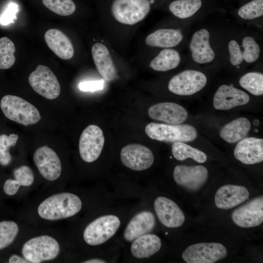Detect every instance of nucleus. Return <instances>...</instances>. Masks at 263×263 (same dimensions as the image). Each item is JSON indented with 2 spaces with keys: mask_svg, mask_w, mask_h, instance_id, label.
<instances>
[{
  "mask_svg": "<svg viewBox=\"0 0 263 263\" xmlns=\"http://www.w3.org/2000/svg\"><path fill=\"white\" fill-rule=\"evenodd\" d=\"M82 206L80 198L76 194L62 192L53 195L39 205L38 212L45 220L56 221L72 217L77 214Z\"/></svg>",
  "mask_w": 263,
  "mask_h": 263,
  "instance_id": "nucleus-1",
  "label": "nucleus"
},
{
  "mask_svg": "<svg viewBox=\"0 0 263 263\" xmlns=\"http://www.w3.org/2000/svg\"><path fill=\"white\" fill-rule=\"evenodd\" d=\"M150 0H113L110 12L113 22L129 28L141 22L151 9Z\"/></svg>",
  "mask_w": 263,
  "mask_h": 263,
  "instance_id": "nucleus-2",
  "label": "nucleus"
},
{
  "mask_svg": "<svg viewBox=\"0 0 263 263\" xmlns=\"http://www.w3.org/2000/svg\"><path fill=\"white\" fill-rule=\"evenodd\" d=\"M0 106L7 118L25 126L35 124L41 119L36 107L17 96H4L1 99Z\"/></svg>",
  "mask_w": 263,
  "mask_h": 263,
  "instance_id": "nucleus-3",
  "label": "nucleus"
},
{
  "mask_svg": "<svg viewBox=\"0 0 263 263\" xmlns=\"http://www.w3.org/2000/svg\"><path fill=\"white\" fill-rule=\"evenodd\" d=\"M151 139L166 142H190L196 139L198 132L189 124H169L151 122L145 128Z\"/></svg>",
  "mask_w": 263,
  "mask_h": 263,
  "instance_id": "nucleus-4",
  "label": "nucleus"
},
{
  "mask_svg": "<svg viewBox=\"0 0 263 263\" xmlns=\"http://www.w3.org/2000/svg\"><path fill=\"white\" fill-rule=\"evenodd\" d=\"M121 225L119 218L114 214L100 216L85 227L83 237L89 245L102 244L111 239L117 232Z\"/></svg>",
  "mask_w": 263,
  "mask_h": 263,
  "instance_id": "nucleus-5",
  "label": "nucleus"
},
{
  "mask_svg": "<svg viewBox=\"0 0 263 263\" xmlns=\"http://www.w3.org/2000/svg\"><path fill=\"white\" fill-rule=\"evenodd\" d=\"M60 246L57 241L48 235L33 238L23 245L21 253L29 263H40L55 259L59 254Z\"/></svg>",
  "mask_w": 263,
  "mask_h": 263,
  "instance_id": "nucleus-6",
  "label": "nucleus"
},
{
  "mask_svg": "<svg viewBox=\"0 0 263 263\" xmlns=\"http://www.w3.org/2000/svg\"><path fill=\"white\" fill-rule=\"evenodd\" d=\"M207 77L202 72L188 69L173 76L168 83V89L179 95H190L202 90L206 85Z\"/></svg>",
  "mask_w": 263,
  "mask_h": 263,
  "instance_id": "nucleus-7",
  "label": "nucleus"
},
{
  "mask_svg": "<svg viewBox=\"0 0 263 263\" xmlns=\"http://www.w3.org/2000/svg\"><path fill=\"white\" fill-rule=\"evenodd\" d=\"M227 250L218 243H201L188 246L182 257L188 263H214L224 259Z\"/></svg>",
  "mask_w": 263,
  "mask_h": 263,
  "instance_id": "nucleus-8",
  "label": "nucleus"
},
{
  "mask_svg": "<svg viewBox=\"0 0 263 263\" xmlns=\"http://www.w3.org/2000/svg\"><path fill=\"white\" fill-rule=\"evenodd\" d=\"M28 81L36 93L47 99H54L60 94L59 83L54 73L46 66L38 65L29 75Z\"/></svg>",
  "mask_w": 263,
  "mask_h": 263,
  "instance_id": "nucleus-9",
  "label": "nucleus"
},
{
  "mask_svg": "<svg viewBox=\"0 0 263 263\" xmlns=\"http://www.w3.org/2000/svg\"><path fill=\"white\" fill-rule=\"evenodd\" d=\"M105 139L102 130L90 125L82 132L79 141V152L82 159L91 163L98 159L102 150Z\"/></svg>",
  "mask_w": 263,
  "mask_h": 263,
  "instance_id": "nucleus-10",
  "label": "nucleus"
},
{
  "mask_svg": "<svg viewBox=\"0 0 263 263\" xmlns=\"http://www.w3.org/2000/svg\"><path fill=\"white\" fill-rule=\"evenodd\" d=\"M120 159L125 166L135 171L150 168L154 161L151 150L139 144H129L123 147L120 151Z\"/></svg>",
  "mask_w": 263,
  "mask_h": 263,
  "instance_id": "nucleus-11",
  "label": "nucleus"
},
{
  "mask_svg": "<svg viewBox=\"0 0 263 263\" xmlns=\"http://www.w3.org/2000/svg\"><path fill=\"white\" fill-rule=\"evenodd\" d=\"M173 179L179 186L196 191L202 188L208 178V170L204 166L177 165L173 173Z\"/></svg>",
  "mask_w": 263,
  "mask_h": 263,
  "instance_id": "nucleus-12",
  "label": "nucleus"
},
{
  "mask_svg": "<svg viewBox=\"0 0 263 263\" xmlns=\"http://www.w3.org/2000/svg\"><path fill=\"white\" fill-rule=\"evenodd\" d=\"M233 222L238 226L255 227L263 222V197L255 198L235 209L232 213Z\"/></svg>",
  "mask_w": 263,
  "mask_h": 263,
  "instance_id": "nucleus-13",
  "label": "nucleus"
},
{
  "mask_svg": "<svg viewBox=\"0 0 263 263\" xmlns=\"http://www.w3.org/2000/svg\"><path fill=\"white\" fill-rule=\"evenodd\" d=\"M91 53L96 69L104 80L108 82L118 78V73L112 53L103 41L94 43Z\"/></svg>",
  "mask_w": 263,
  "mask_h": 263,
  "instance_id": "nucleus-14",
  "label": "nucleus"
},
{
  "mask_svg": "<svg viewBox=\"0 0 263 263\" xmlns=\"http://www.w3.org/2000/svg\"><path fill=\"white\" fill-rule=\"evenodd\" d=\"M33 159L41 175L46 179L54 181L59 178L61 172L60 160L56 152L47 146L38 149Z\"/></svg>",
  "mask_w": 263,
  "mask_h": 263,
  "instance_id": "nucleus-15",
  "label": "nucleus"
},
{
  "mask_svg": "<svg viewBox=\"0 0 263 263\" xmlns=\"http://www.w3.org/2000/svg\"><path fill=\"white\" fill-rule=\"evenodd\" d=\"M229 61L233 66H238L243 61L253 63L259 58L261 53L260 46L255 39L250 36L245 37L242 45L235 40H230L228 44Z\"/></svg>",
  "mask_w": 263,
  "mask_h": 263,
  "instance_id": "nucleus-16",
  "label": "nucleus"
},
{
  "mask_svg": "<svg viewBox=\"0 0 263 263\" xmlns=\"http://www.w3.org/2000/svg\"><path fill=\"white\" fill-rule=\"evenodd\" d=\"M154 209L160 222L169 228L181 226L185 220V215L177 204L172 200L164 197L156 198Z\"/></svg>",
  "mask_w": 263,
  "mask_h": 263,
  "instance_id": "nucleus-17",
  "label": "nucleus"
},
{
  "mask_svg": "<svg viewBox=\"0 0 263 263\" xmlns=\"http://www.w3.org/2000/svg\"><path fill=\"white\" fill-rule=\"evenodd\" d=\"M250 100L245 92L230 85L224 84L216 91L213 99L214 108L218 110H228L244 105Z\"/></svg>",
  "mask_w": 263,
  "mask_h": 263,
  "instance_id": "nucleus-18",
  "label": "nucleus"
},
{
  "mask_svg": "<svg viewBox=\"0 0 263 263\" xmlns=\"http://www.w3.org/2000/svg\"><path fill=\"white\" fill-rule=\"evenodd\" d=\"M150 117L169 124H179L188 118L186 109L173 102H162L151 106L148 110Z\"/></svg>",
  "mask_w": 263,
  "mask_h": 263,
  "instance_id": "nucleus-19",
  "label": "nucleus"
},
{
  "mask_svg": "<svg viewBox=\"0 0 263 263\" xmlns=\"http://www.w3.org/2000/svg\"><path fill=\"white\" fill-rule=\"evenodd\" d=\"M236 159L246 165H253L263 161V139L246 137L239 141L234 150Z\"/></svg>",
  "mask_w": 263,
  "mask_h": 263,
  "instance_id": "nucleus-20",
  "label": "nucleus"
},
{
  "mask_svg": "<svg viewBox=\"0 0 263 263\" xmlns=\"http://www.w3.org/2000/svg\"><path fill=\"white\" fill-rule=\"evenodd\" d=\"M155 224V217L152 212L149 210L141 211L134 215L127 224L123 232L124 239L132 242L137 237L151 232Z\"/></svg>",
  "mask_w": 263,
  "mask_h": 263,
  "instance_id": "nucleus-21",
  "label": "nucleus"
},
{
  "mask_svg": "<svg viewBox=\"0 0 263 263\" xmlns=\"http://www.w3.org/2000/svg\"><path fill=\"white\" fill-rule=\"evenodd\" d=\"M249 193L243 186L226 185L220 188L214 198L216 207L222 209L232 208L248 199Z\"/></svg>",
  "mask_w": 263,
  "mask_h": 263,
  "instance_id": "nucleus-22",
  "label": "nucleus"
},
{
  "mask_svg": "<svg viewBox=\"0 0 263 263\" xmlns=\"http://www.w3.org/2000/svg\"><path fill=\"white\" fill-rule=\"evenodd\" d=\"M209 37V32L205 28L197 30L193 34L189 46L192 58L196 63H207L214 59L215 55L210 45Z\"/></svg>",
  "mask_w": 263,
  "mask_h": 263,
  "instance_id": "nucleus-23",
  "label": "nucleus"
},
{
  "mask_svg": "<svg viewBox=\"0 0 263 263\" xmlns=\"http://www.w3.org/2000/svg\"><path fill=\"white\" fill-rule=\"evenodd\" d=\"M44 39L49 48L59 58L69 60L73 57L75 53L73 44L60 30L49 29L45 33Z\"/></svg>",
  "mask_w": 263,
  "mask_h": 263,
  "instance_id": "nucleus-24",
  "label": "nucleus"
},
{
  "mask_svg": "<svg viewBox=\"0 0 263 263\" xmlns=\"http://www.w3.org/2000/svg\"><path fill=\"white\" fill-rule=\"evenodd\" d=\"M183 36L178 29H159L148 34L145 38V44L148 47L172 48L182 41Z\"/></svg>",
  "mask_w": 263,
  "mask_h": 263,
  "instance_id": "nucleus-25",
  "label": "nucleus"
},
{
  "mask_svg": "<svg viewBox=\"0 0 263 263\" xmlns=\"http://www.w3.org/2000/svg\"><path fill=\"white\" fill-rule=\"evenodd\" d=\"M161 245V240L159 237L149 233L141 235L132 241L130 251L134 258L145 259L158 252Z\"/></svg>",
  "mask_w": 263,
  "mask_h": 263,
  "instance_id": "nucleus-26",
  "label": "nucleus"
},
{
  "mask_svg": "<svg viewBox=\"0 0 263 263\" xmlns=\"http://www.w3.org/2000/svg\"><path fill=\"white\" fill-rule=\"evenodd\" d=\"M251 129L249 120L240 117L225 124L221 129V138L229 143H234L246 137Z\"/></svg>",
  "mask_w": 263,
  "mask_h": 263,
  "instance_id": "nucleus-27",
  "label": "nucleus"
},
{
  "mask_svg": "<svg viewBox=\"0 0 263 263\" xmlns=\"http://www.w3.org/2000/svg\"><path fill=\"white\" fill-rule=\"evenodd\" d=\"M179 52L172 48H164L149 62L150 68L157 72H166L176 68L180 64Z\"/></svg>",
  "mask_w": 263,
  "mask_h": 263,
  "instance_id": "nucleus-28",
  "label": "nucleus"
},
{
  "mask_svg": "<svg viewBox=\"0 0 263 263\" xmlns=\"http://www.w3.org/2000/svg\"><path fill=\"white\" fill-rule=\"evenodd\" d=\"M15 179H7L4 183L3 190L8 195H13L20 186L28 187L33 184L34 175L32 170L27 166H21L13 171Z\"/></svg>",
  "mask_w": 263,
  "mask_h": 263,
  "instance_id": "nucleus-29",
  "label": "nucleus"
},
{
  "mask_svg": "<svg viewBox=\"0 0 263 263\" xmlns=\"http://www.w3.org/2000/svg\"><path fill=\"white\" fill-rule=\"evenodd\" d=\"M171 152L173 157L179 161L191 158L198 163H203L207 160V156L205 152L184 142H173Z\"/></svg>",
  "mask_w": 263,
  "mask_h": 263,
  "instance_id": "nucleus-30",
  "label": "nucleus"
},
{
  "mask_svg": "<svg viewBox=\"0 0 263 263\" xmlns=\"http://www.w3.org/2000/svg\"><path fill=\"white\" fill-rule=\"evenodd\" d=\"M202 4L201 0H176L170 3L169 10L175 17L187 19L194 15Z\"/></svg>",
  "mask_w": 263,
  "mask_h": 263,
  "instance_id": "nucleus-31",
  "label": "nucleus"
},
{
  "mask_svg": "<svg viewBox=\"0 0 263 263\" xmlns=\"http://www.w3.org/2000/svg\"><path fill=\"white\" fill-rule=\"evenodd\" d=\"M240 85L253 95L259 96L263 94V74L251 72L242 76L239 80Z\"/></svg>",
  "mask_w": 263,
  "mask_h": 263,
  "instance_id": "nucleus-32",
  "label": "nucleus"
},
{
  "mask_svg": "<svg viewBox=\"0 0 263 263\" xmlns=\"http://www.w3.org/2000/svg\"><path fill=\"white\" fill-rule=\"evenodd\" d=\"M15 51V45L9 38L4 37L0 38V69H8L14 65Z\"/></svg>",
  "mask_w": 263,
  "mask_h": 263,
  "instance_id": "nucleus-33",
  "label": "nucleus"
},
{
  "mask_svg": "<svg viewBox=\"0 0 263 263\" xmlns=\"http://www.w3.org/2000/svg\"><path fill=\"white\" fill-rule=\"evenodd\" d=\"M19 232V226L13 221L0 222V250L10 245Z\"/></svg>",
  "mask_w": 263,
  "mask_h": 263,
  "instance_id": "nucleus-34",
  "label": "nucleus"
},
{
  "mask_svg": "<svg viewBox=\"0 0 263 263\" xmlns=\"http://www.w3.org/2000/svg\"><path fill=\"white\" fill-rule=\"evenodd\" d=\"M43 4L52 12L62 16L73 14L76 6L72 0H42Z\"/></svg>",
  "mask_w": 263,
  "mask_h": 263,
  "instance_id": "nucleus-35",
  "label": "nucleus"
},
{
  "mask_svg": "<svg viewBox=\"0 0 263 263\" xmlns=\"http://www.w3.org/2000/svg\"><path fill=\"white\" fill-rule=\"evenodd\" d=\"M19 136L11 134L9 136L2 134L0 136V164L6 166L12 161V156L9 152L11 147L14 146L18 140Z\"/></svg>",
  "mask_w": 263,
  "mask_h": 263,
  "instance_id": "nucleus-36",
  "label": "nucleus"
},
{
  "mask_svg": "<svg viewBox=\"0 0 263 263\" xmlns=\"http://www.w3.org/2000/svg\"><path fill=\"white\" fill-rule=\"evenodd\" d=\"M238 15L244 19H253L263 15V0H253L238 11Z\"/></svg>",
  "mask_w": 263,
  "mask_h": 263,
  "instance_id": "nucleus-37",
  "label": "nucleus"
},
{
  "mask_svg": "<svg viewBox=\"0 0 263 263\" xmlns=\"http://www.w3.org/2000/svg\"><path fill=\"white\" fill-rule=\"evenodd\" d=\"M18 11V5L15 3H9L0 17V23L6 25L14 22L17 19L16 14Z\"/></svg>",
  "mask_w": 263,
  "mask_h": 263,
  "instance_id": "nucleus-38",
  "label": "nucleus"
},
{
  "mask_svg": "<svg viewBox=\"0 0 263 263\" xmlns=\"http://www.w3.org/2000/svg\"><path fill=\"white\" fill-rule=\"evenodd\" d=\"M103 80L84 81L79 84V90L84 92H93L102 89L103 87Z\"/></svg>",
  "mask_w": 263,
  "mask_h": 263,
  "instance_id": "nucleus-39",
  "label": "nucleus"
},
{
  "mask_svg": "<svg viewBox=\"0 0 263 263\" xmlns=\"http://www.w3.org/2000/svg\"><path fill=\"white\" fill-rule=\"evenodd\" d=\"M9 263H29L24 257L22 258L19 255L14 254L12 255L9 259Z\"/></svg>",
  "mask_w": 263,
  "mask_h": 263,
  "instance_id": "nucleus-40",
  "label": "nucleus"
},
{
  "mask_svg": "<svg viewBox=\"0 0 263 263\" xmlns=\"http://www.w3.org/2000/svg\"><path fill=\"white\" fill-rule=\"evenodd\" d=\"M106 260L100 258H93L86 260L82 263H107Z\"/></svg>",
  "mask_w": 263,
  "mask_h": 263,
  "instance_id": "nucleus-41",
  "label": "nucleus"
}]
</instances>
